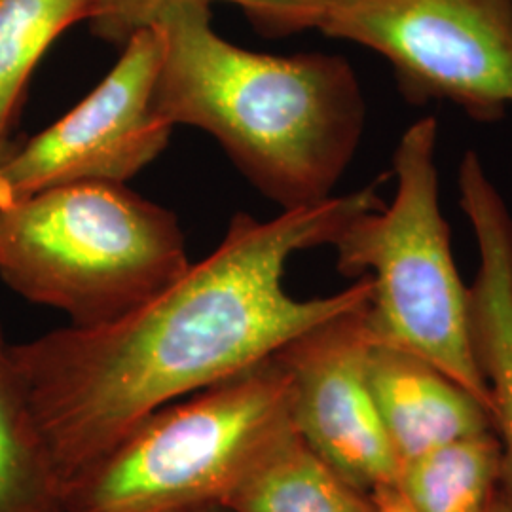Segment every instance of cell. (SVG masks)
<instances>
[{
  "instance_id": "9a60e30c",
  "label": "cell",
  "mask_w": 512,
  "mask_h": 512,
  "mask_svg": "<svg viewBox=\"0 0 512 512\" xmlns=\"http://www.w3.org/2000/svg\"><path fill=\"white\" fill-rule=\"evenodd\" d=\"M179 0H95L88 25L93 37L124 48L139 31L152 29L167 6ZM213 2V0H203ZM239 6L264 37H291L293 0H222Z\"/></svg>"
},
{
  "instance_id": "6da1fadb",
  "label": "cell",
  "mask_w": 512,
  "mask_h": 512,
  "mask_svg": "<svg viewBox=\"0 0 512 512\" xmlns=\"http://www.w3.org/2000/svg\"><path fill=\"white\" fill-rule=\"evenodd\" d=\"M380 183L283 211L236 215L219 247L141 306L95 327L69 325L14 344L25 395L63 486L137 421L270 359L315 325L370 300L363 275L340 293L285 291L291 256L332 245Z\"/></svg>"
},
{
  "instance_id": "8fae6325",
  "label": "cell",
  "mask_w": 512,
  "mask_h": 512,
  "mask_svg": "<svg viewBox=\"0 0 512 512\" xmlns=\"http://www.w3.org/2000/svg\"><path fill=\"white\" fill-rule=\"evenodd\" d=\"M224 505L236 512H372L368 495L330 469L293 421L262 446Z\"/></svg>"
},
{
  "instance_id": "5bb4252c",
  "label": "cell",
  "mask_w": 512,
  "mask_h": 512,
  "mask_svg": "<svg viewBox=\"0 0 512 512\" xmlns=\"http://www.w3.org/2000/svg\"><path fill=\"white\" fill-rule=\"evenodd\" d=\"M401 488L414 512H492L501 494L499 440L490 433L414 459Z\"/></svg>"
},
{
  "instance_id": "d6986e66",
  "label": "cell",
  "mask_w": 512,
  "mask_h": 512,
  "mask_svg": "<svg viewBox=\"0 0 512 512\" xmlns=\"http://www.w3.org/2000/svg\"><path fill=\"white\" fill-rule=\"evenodd\" d=\"M511 2H512V0H511Z\"/></svg>"
},
{
  "instance_id": "ac0fdd59",
  "label": "cell",
  "mask_w": 512,
  "mask_h": 512,
  "mask_svg": "<svg viewBox=\"0 0 512 512\" xmlns=\"http://www.w3.org/2000/svg\"><path fill=\"white\" fill-rule=\"evenodd\" d=\"M184 512H236L232 511L230 507H226V505H209V507H200V509H192V511H184Z\"/></svg>"
},
{
  "instance_id": "7c38bea8",
  "label": "cell",
  "mask_w": 512,
  "mask_h": 512,
  "mask_svg": "<svg viewBox=\"0 0 512 512\" xmlns=\"http://www.w3.org/2000/svg\"><path fill=\"white\" fill-rule=\"evenodd\" d=\"M0 512H67L63 480L0 330Z\"/></svg>"
},
{
  "instance_id": "30bf717a",
  "label": "cell",
  "mask_w": 512,
  "mask_h": 512,
  "mask_svg": "<svg viewBox=\"0 0 512 512\" xmlns=\"http://www.w3.org/2000/svg\"><path fill=\"white\" fill-rule=\"evenodd\" d=\"M368 382L401 467L454 442L494 433L486 404L408 351L372 344Z\"/></svg>"
},
{
  "instance_id": "7a4b0ae2",
  "label": "cell",
  "mask_w": 512,
  "mask_h": 512,
  "mask_svg": "<svg viewBox=\"0 0 512 512\" xmlns=\"http://www.w3.org/2000/svg\"><path fill=\"white\" fill-rule=\"evenodd\" d=\"M152 29L154 107L167 124L213 135L283 211L334 196L365 133V95L348 59L245 50L213 29L203 0L173 2Z\"/></svg>"
},
{
  "instance_id": "4fadbf2b",
  "label": "cell",
  "mask_w": 512,
  "mask_h": 512,
  "mask_svg": "<svg viewBox=\"0 0 512 512\" xmlns=\"http://www.w3.org/2000/svg\"><path fill=\"white\" fill-rule=\"evenodd\" d=\"M95 0H0V158L10 150L31 74L48 48L92 18Z\"/></svg>"
},
{
  "instance_id": "2e32d148",
  "label": "cell",
  "mask_w": 512,
  "mask_h": 512,
  "mask_svg": "<svg viewBox=\"0 0 512 512\" xmlns=\"http://www.w3.org/2000/svg\"><path fill=\"white\" fill-rule=\"evenodd\" d=\"M372 512H414L410 501L406 499L401 484L378 490L368 495Z\"/></svg>"
},
{
  "instance_id": "52a82bcc",
  "label": "cell",
  "mask_w": 512,
  "mask_h": 512,
  "mask_svg": "<svg viewBox=\"0 0 512 512\" xmlns=\"http://www.w3.org/2000/svg\"><path fill=\"white\" fill-rule=\"evenodd\" d=\"M158 67V33L129 38L92 93L0 158V207L65 184H126L152 164L173 131L154 107Z\"/></svg>"
},
{
  "instance_id": "e0dca14e",
  "label": "cell",
  "mask_w": 512,
  "mask_h": 512,
  "mask_svg": "<svg viewBox=\"0 0 512 512\" xmlns=\"http://www.w3.org/2000/svg\"><path fill=\"white\" fill-rule=\"evenodd\" d=\"M492 512H512L511 501L507 499V495L503 494V488H501V494L495 501L494 511Z\"/></svg>"
},
{
  "instance_id": "ba28073f",
  "label": "cell",
  "mask_w": 512,
  "mask_h": 512,
  "mask_svg": "<svg viewBox=\"0 0 512 512\" xmlns=\"http://www.w3.org/2000/svg\"><path fill=\"white\" fill-rule=\"evenodd\" d=\"M368 302L306 330L275 353L289 380L296 433L365 495L401 484V463L387 439L368 382L372 340Z\"/></svg>"
},
{
  "instance_id": "5b68a950",
  "label": "cell",
  "mask_w": 512,
  "mask_h": 512,
  "mask_svg": "<svg viewBox=\"0 0 512 512\" xmlns=\"http://www.w3.org/2000/svg\"><path fill=\"white\" fill-rule=\"evenodd\" d=\"M289 421V380L272 355L137 421L65 482V507L184 512L224 505Z\"/></svg>"
},
{
  "instance_id": "277c9868",
  "label": "cell",
  "mask_w": 512,
  "mask_h": 512,
  "mask_svg": "<svg viewBox=\"0 0 512 512\" xmlns=\"http://www.w3.org/2000/svg\"><path fill=\"white\" fill-rule=\"evenodd\" d=\"M439 122L408 126L393 154L397 190L366 209L332 241L338 272L366 275L372 344L403 349L437 366L492 412V395L471 340L469 287L452 253L440 207Z\"/></svg>"
},
{
  "instance_id": "3957f363",
  "label": "cell",
  "mask_w": 512,
  "mask_h": 512,
  "mask_svg": "<svg viewBox=\"0 0 512 512\" xmlns=\"http://www.w3.org/2000/svg\"><path fill=\"white\" fill-rule=\"evenodd\" d=\"M188 266L177 217L126 184H65L0 207V279L69 325L118 319Z\"/></svg>"
},
{
  "instance_id": "9c48e42d",
  "label": "cell",
  "mask_w": 512,
  "mask_h": 512,
  "mask_svg": "<svg viewBox=\"0 0 512 512\" xmlns=\"http://www.w3.org/2000/svg\"><path fill=\"white\" fill-rule=\"evenodd\" d=\"M459 205L478 247V270L469 285L471 340L492 395L501 488L512 505V215L473 150L459 165Z\"/></svg>"
},
{
  "instance_id": "8992f818",
  "label": "cell",
  "mask_w": 512,
  "mask_h": 512,
  "mask_svg": "<svg viewBox=\"0 0 512 512\" xmlns=\"http://www.w3.org/2000/svg\"><path fill=\"white\" fill-rule=\"evenodd\" d=\"M382 55L404 101L492 124L512 109L511 0H294V33Z\"/></svg>"
}]
</instances>
